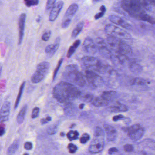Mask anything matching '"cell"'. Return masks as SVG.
<instances>
[{
  "label": "cell",
  "instance_id": "obj_50",
  "mask_svg": "<svg viewBox=\"0 0 155 155\" xmlns=\"http://www.w3.org/2000/svg\"><path fill=\"white\" fill-rule=\"evenodd\" d=\"M149 4L152 6H155V0H147Z\"/></svg>",
  "mask_w": 155,
  "mask_h": 155
},
{
  "label": "cell",
  "instance_id": "obj_49",
  "mask_svg": "<svg viewBox=\"0 0 155 155\" xmlns=\"http://www.w3.org/2000/svg\"><path fill=\"white\" fill-rule=\"evenodd\" d=\"M118 151L117 148L116 147H112V148H110L108 150V153L109 154L112 155L114 153H116Z\"/></svg>",
  "mask_w": 155,
  "mask_h": 155
},
{
  "label": "cell",
  "instance_id": "obj_22",
  "mask_svg": "<svg viewBox=\"0 0 155 155\" xmlns=\"http://www.w3.org/2000/svg\"><path fill=\"white\" fill-rule=\"evenodd\" d=\"M129 68L130 71L135 74H139L143 71V68L140 64L136 63L135 60H132L129 61Z\"/></svg>",
  "mask_w": 155,
  "mask_h": 155
},
{
  "label": "cell",
  "instance_id": "obj_3",
  "mask_svg": "<svg viewBox=\"0 0 155 155\" xmlns=\"http://www.w3.org/2000/svg\"><path fill=\"white\" fill-rule=\"evenodd\" d=\"M107 43L109 47L115 51L116 53H119L128 56L132 54L133 52L131 46L122 39L113 36H108Z\"/></svg>",
  "mask_w": 155,
  "mask_h": 155
},
{
  "label": "cell",
  "instance_id": "obj_56",
  "mask_svg": "<svg viewBox=\"0 0 155 155\" xmlns=\"http://www.w3.org/2000/svg\"><path fill=\"white\" fill-rule=\"evenodd\" d=\"M24 155H28V154H25Z\"/></svg>",
  "mask_w": 155,
  "mask_h": 155
},
{
  "label": "cell",
  "instance_id": "obj_10",
  "mask_svg": "<svg viewBox=\"0 0 155 155\" xmlns=\"http://www.w3.org/2000/svg\"><path fill=\"white\" fill-rule=\"evenodd\" d=\"M104 137L95 136L92 140L88 148L89 152L92 154H96L103 151L104 147Z\"/></svg>",
  "mask_w": 155,
  "mask_h": 155
},
{
  "label": "cell",
  "instance_id": "obj_18",
  "mask_svg": "<svg viewBox=\"0 0 155 155\" xmlns=\"http://www.w3.org/2000/svg\"><path fill=\"white\" fill-rule=\"evenodd\" d=\"M104 128L107 135V138L108 141H114L117 136V132L115 128L112 126L106 124L104 125Z\"/></svg>",
  "mask_w": 155,
  "mask_h": 155
},
{
  "label": "cell",
  "instance_id": "obj_37",
  "mask_svg": "<svg viewBox=\"0 0 155 155\" xmlns=\"http://www.w3.org/2000/svg\"><path fill=\"white\" fill-rule=\"evenodd\" d=\"M90 138V135L88 134L85 133V134H84L80 138V142L82 144L86 143L89 141Z\"/></svg>",
  "mask_w": 155,
  "mask_h": 155
},
{
  "label": "cell",
  "instance_id": "obj_45",
  "mask_svg": "<svg viewBox=\"0 0 155 155\" xmlns=\"http://www.w3.org/2000/svg\"><path fill=\"white\" fill-rule=\"evenodd\" d=\"M51 120H52V117L50 116H47L46 118H42L41 120V123L42 124H45L48 122H50Z\"/></svg>",
  "mask_w": 155,
  "mask_h": 155
},
{
  "label": "cell",
  "instance_id": "obj_51",
  "mask_svg": "<svg viewBox=\"0 0 155 155\" xmlns=\"http://www.w3.org/2000/svg\"><path fill=\"white\" fill-rule=\"evenodd\" d=\"M5 133V128L3 127L2 126H1V132H0V133H1V136H2Z\"/></svg>",
  "mask_w": 155,
  "mask_h": 155
},
{
  "label": "cell",
  "instance_id": "obj_48",
  "mask_svg": "<svg viewBox=\"0 0 155 155\" xmlns=\"http://www.w3.org/2000/svg\"><path fill=\"white\" fill-rule=\"evenodd\" d=\"M33 145L30 142H26L25 143L24 148L25 149L27 150H31L32 148Z\"/></svg>",
  "mask_w": 155,
  "mask_h": 155
},
{
  "label": "cell",
  "instance_id": "obj_39",
  "mask_svg": "<svg viewBox=\"0 0 155 155\" xmlns=\"http://www.w3.org/2000/svg\"><path fill=\"white\" fill-rule=\"evenodd\" d=\"M40 113V108L37 107H35L32 110V118H35L39 115Z\"/></svg>",
  "mask_w": 155,
  "mask_h": 155
},
{
  "label": "cell",
  "instance_id": "obj_42",
  "mask_svg": "<svg viewBox=\"0 0 155 155\" xmlns=\"http://www.w3.org/2000/svg\"><path fill=\"white\" fill-rule=\"evenodd\" d=\"M71 21H72V20L71 19H64L62 23V28H64V29L67 28L70 25Z\"/></svg>",
  "mask_w": 155,
  "mask_h": 155
},
{
  "label": "cell",
  "instance_id": "obj_41",
  "mask_svg": "<svg viewBox=\"0 0 155 155\" xmlns=\"http://www.w3.org/2000/svg\"><path fill=\"white\" fill-rule=\"evenodd\" d=\"M68 149L69 150V152L71 153H76L77 151V147L73 144H69L68 146Z\"/></svg>",
  "mask_w": 155,
  "mask_h": 155
},
{
  "label": "cell",
  "instance_id": "obj_33",
  "mask_svg": "<svg viewBox=\"0 0 155 155\" xmlns=\"http://www.w3.org/2000/svg\"><path fill=\"white\" fill-rule=\"evenodd\" d=\"M63 61V59L62 58V59H60V61L58 62V64H57V65L56 66V69H55L54 71L53 80H54V79H55L56 75H57V73H58V71H59V69H60V67H61V65H62V64Z\"/></svg>",
  "mask_w": 155,
  "mask_h": 155
},
{
  "label": "cell",
  "instance_id": "obj_9",
  "mask_svg": "<svg viewBox=\"0 0 155 155\" xmlns=\"http://www.w3.org/2000/svg\"><path fill=\"white\" fill-rule=\"evenodd\" d=\"M128 136L132 140L137 141L140 140L144 134V129L139 124H136L125 129Z\"/></svg>",
  "mask_w": 155,
  "mask_h": 155
},
{
  "label": "cell",
  "instance_id": "obj_53",
  "mask_svg": "<svg viewBox=\"0 0 155 155\" xmlns=\"http://www.w3.org/2000/svg\"><path fill=\"white\" fill-rule=\"evenodd\" d=\"M85 104H81L79 105V108L80 109H83L84 107Z\"/></svg>",
  "mask_w": 155,
  "mask_h": 155
},
{
  "label": "cell",
  "instance_id": "obj_5",
  "mask_svg": "<svg viewBox=\"0 0 155 155\" xmlns=\"http://www.w3.org/2000/svg\"><path fill=\"white\" fill-rule=\"evenodd\" d=\"M121 5L129 15L136 19H138L142 14L146 13L137 0H122Z\"/></svg>",
  "mask_w": 155,
  "mask_h": 155
},
{
  "label": "cell",
  "instance_id": "obj_14",
  "mask_svg": "<svg viewBox=\"0 0 155 155\" xmlns=\"http://www.w3.org/2000/svg\"><path fill=\"white\" fill-rule=\"evenodd\" d=\"M63 6L64 2L63 1H59L56 3L50 12L49 17L50 21H54L56 20Z\"/></svg>",
  "mask_w": 155,
  "mask_h": 155
},
{
  "label": "cell",
  "instance_id": "obj_7",
  "mask_svg": "<svg viewBox=\"0 0 155 155\" xmlns=\"http://www.w3.org/2000/svg\"><path fill=\"white\" fill-rule=\"evenodd\" d=\"M104 30L108 36H113L122 40L131 38V35L129 33L113 25H106Z\"/></svg>",
  "mask_w": 155,
  "mask_h": 155
},
{
  "label": "cell",
  "instance_id": "obj_2",
  "mask_svg": "<svg viewBox=\"0 0 155 155\" xmlns=\"http://www.w3.org/2000/svg\"><path fill=\"white\" fill-rule=\"evenodd\" d=\"M63 76L68 81L67 82L76 85L80 87H83L86 84L84 76L79 71L77 65L75 64L67 65L65 69Z\"/></svg>",
  "mask_w": 155,
  "mask_h": 155
},
{
  "label": "cell",
  "instance_id": "obj_54",
  "mask_svg": "<svg viewBox=\"0 0 155 155\" xmlns=\"http://www.w3.org/2000/svg\"><path fill=\"white\" fill-rule=\"evenodd\" d=\"M41 16H40V15H39V16H38V17H37V19H36V21L37 22L39 23L40 22V21H41Z\"/></svg>",
  "mask_w": 155,
  "mask_h": 155
},
{
  "label": "cell",
  "instance_id": "obj_28",
  "mask_svg": "<svg viewBox=\"0 0 155 155\" xmlns=\"http://www.w3.org/2000/svg\"><path fill=\"white\" fill-rule=\"evenodd\" d=\"M25 82L24 81L20 87L19 89V92H18V95H17V98H16V101H15V104L14 105V109H15L18 107L19 105V103L21 100V97H22V95L23 93L24 89L25 86Z\"/></svg>",
  "mask_w": 155,
  "mask_h": 155
},
{
  "label": "cell",
  "instance_id": "obj_26",
  "mask_svg": "<svg viewBox=\"0 0 155 155\" xmlns=\"http://www.w3.org/2000/svg\"><path fill=\"white\" fill-rule=\"evenodd\" d=\"M81 44V41L79 40H76L73 44L72 45L70 46L67 52V57L68 58H70L72 57V55L76 51L77 49Z\"/></svg>",
  "mask_w": 155,
  "mask_h": 155
},
{
  "label": "cell",
  "instance_id": "obj_44",
  "mask_svg": "<svg viewBox=\"0 0 155 155\" xmlns=\"http://www.w3.org/2000/svg\"><path fill=\"white\" fill-rule=\"evenodd\" d=\"M106 12H103V11H101L100 12L98 13L95 15L94 16V18L95 20H97L98 19H100V18L103 17L105 15Z\"/></svg>",
  "mask_w": 155,
  "mask_h": 155
},
{
  "label": "cell",
  "instance_id": "obj_4",
  "mask_svg": "<svg viewBox=\"0 0 155 155\" xmlns=\"http://www.w3.org/2000/svg\"><path fill=\"white\" fill-rule=\"evenodd\" d=\"M81 61L86 70L93 71L103 74H104L107 66L103 64L99 59L93 56H85L82 58Z\"/></svg>",
  "mask_w": 155,
  "mask_h": 155
},
{
  "label": "cell",
  "instance_id": "obj_25",
  "mask_svg": "<svg viewBox=\"0 0 155 155\" xmlns=\"http://www.w3.org/2000/svg\"><path fill=\"white\" fill-rule=\"evenodd\" d=\"M84 26V22L83 21H82L79 22L76 25V27L75 28V29L72 32V38H73V39L76 38L82 31Z\"/></svg>",
  "mask_w": 155,
  "mask_h": 155
},
{
  "label": "cell",
  "instance_id": "obj_52",
  "mask_svg": "<svg viewBox=\"0 0 155 155\" xmlns=\"http://www.w3.org/2000/svg\"><path fill=\"white\" fill-rule=\"evenodd\" d=\"M100 10L101 11H103V12H106V8L105 6L104 5H102V6L100 7Z\"/></svg>",
  "mask_w": 155,
  "mask_h": 155
},
{
  "label": "cell",
  "instance_id": "obj_12",
  "mask_svg": "<svg viewBox=\"0 0 155 155\" xmlns=\"http://www.w3.org/2000/svg\"><path fill=\"white\" fill-rule=\"evenodd\" d=\"M83 49L85 52L92 54H95L98 50L96 44L89 37L85 39L83 45Z\"/></svg>",
  "mask_w": 155,
  "mask_h": 155
},
{
  "label": "cell",
  "instance_id": "obj_30",
  "mask_svg": "<svg viewBox=\"0 0 155 155\" xmlns=\"http://www.w3.org/2000/svg\"><path fill=\"white\" fill-rule=\"evenodd\" d=\"M138 20L144 21L148 22L152 24H155V19H153V17H151L150 15H148L146 13L142 14L139 17Z\"/></svg>",
  "mask_w": 155,
  "mask_h": 155
},
{
  "label": "cell",
  "instance_id": "obj_24",
  "mask_svg": "<svg viewBox=\"0 0 155 155\" xmlns=\"http://www.w3.org/2000/svg\"><path fill=\"white\" fill-rule=\"evenodd\" d=\"M117 96V94L116 91H108L103 92L101 96L110 103L111 101H113Z\"/></svg>",
  "mask_w": 155,
  "mask_h": 155
},
{
  "label": "cell",
  "instance_id": "obj_21",
  "mask_svg": "<svg viewBox=\"0 0 155 155\" xmlns=\"http://www.w3.org/2000/svg\"><path fill=\"white\" fill-rule=\"evenodd\" d=\"M91 103L93 105L96 107H101L106 106L108 105L109 102L101 96L94 97Z\"/></svg>",
  "mask_w": 155,
  "mask_h": 155
},
{
  "label": "cell",
  "instance_id": "obj_36",
  "mask_svg": "<svg viewBox=\"0 0 155 155\" xmlns=\"http://www.w3.org/2000/svg\"><path fill=\"white\" fill-rule=\"evenodd\" d=\"M94 96L92 94H87L84 95L83 97V100L87 103H91L93 99Z\"/></svg>",
  "mask_w": 155,
  "mask_h": 155
},
{
  "label": "cell",
  "instance_id": "obj_46",
  "mask_svg": "<svg viewBox=\"0 0 155 155\" xmlns=\"http://www.w3.org/2000/svg\"><path fill=\"white\" fill-rule=\"evenodd\" d=\"M123 118H124V117L123 115L119 114L114 116L113 118V120L114 122H116V121H119V120H122Z\"/></svg>",
  "mask_w": 155,
  "mask_h": 155
},
{
  "label": "cell",
  "instance_id": "obj_34",
  "mask_svg": "<svg viewBox=\"0 0 155 155\" xmlns=\"http://www.w3.org/2000/svg\"><path fill=\"white\" fill-rule=\"evenodd\" d=\"M25 4L27 7H31L37 5L39 3V0H24Z\"/></svg>",
  "mask_w": 155,
  "mask_h": 155
},
{
  "label": "cell",
  "instance_id": "obj_23",
  "mask_svg": "<svg viewBox=\"0 0 155 155\" xmlns=\"http://www.w3.org/2000/svg\"><path fill=\"white\" fill-rule=\"evenodd\" d=\"M27 108H28L27 104L24 105L19 111L16 117V121L19 124H21L24 121L26 112H27Z\"/></svg>",
  "mask_w": 155,
  "mask_h": 155
},
{
  "label": "cell",
  "instance_id": "obj_29",
  "mask_svg": "<svg viewBox=\"0 0 155 155\" xmlns=\"http://www.w3.org/2000/svg\"><path fill=\"white\" fill-rule=\"evenodd\" d=\"M19 147V143L18 141H15L11 145L8 150H7V155H13L17 151Z\"/></svg>",
  "mask_w": 155,
  "mask_h": 155
},
{
  "label": "cell",
  "instance_id": "obj_19",
  "mask_svg": "<svg viewBox=\"0 0 155 155\" xmlns=\"http://www.w3.org/2000/svg\"><path fill=\"white\" fill-rule=\"evenodd\" d=\"M78 8H79V6L76 4L74 3L70 5L65 14L64 20V19L72 20L74 15H75L77 11H78Z\"/></svg>",
  "mask_w": 155,
  "mask_h": 155
},
{
  "label": "cell",
  "instance_id": "obj_40",
  "mask_svg": "<svg viewBox=\"0 0 155 155\" xmlns=\"http://www.w3.org/2000/svg\"><path fill=\"white\" fill-rule=\"evenodd\" d=\"M51 31H47L43 34L42 37V40L45 41H47L50 38L51 35Z\"/></svg>",
  "mask_w": 155,
  "mask_h": 155
},
{
  "label": "cell",
  "instance_id": "obj_31",
  "mask_svg": "<svg viewBox=\"0 0 155 155\" xmlns=\"http://www.w3.org/2000/svg\"><path fill=\"white\" fill-rule=\"evenodd\" d=\"M79 136V133L77 131H70L67 134V138L70 141H73L78 138Z\"/></svg>",
  "mask_w": 155,
  "mask_h": 155
},
{
  "label": "cell",
  "instance_id": "obj_13",
  "mask_svg": "<svg viewBox=\"0 0 155 155\" xmlns=\"http://www.w3.org/2000/svg\"><path fill=\"white\" fill-rule=\"evenodd\" d=\"M109 20L114 24L119 25L124 29L131 30L132 28V25L130 24L118 15H110L109 16Z\"/></svg>",
  "mask_w": 155,
  "mask_h": 155
},
{
  "label": "cell",
  "instance_id": "obj_16",
  "mask_svg": "<svg viewBox=\"0 0 155 155\" xmlns=\"http://www.w3.org/2000/svg\"><path fill=\"white\" fill-rule=\"evenodd\" d=\"M11 110V103L5 101L3 104L1 109V121L2 123L8 121Z\"/></svg>",
  "mask_w": 155,
  "mask_h": 155
},
{
  "label": "cell",
  "instance_id": "obj_11",
  "mask_svg": "<svg viewBox=\"0 0 155 155\" xmlns=\"http://www.w3.org/2000/svg\"><path fill=\"white\" fill-rule=\"evenodd\" d=\"M97 50L103 56L107 58H112L113 54L108 48L107 45L102 38L98 37L96 39V44Z\"/></svg>",
  "mask_w": 155,
  "mask_h": 155
},
{
  "label": "cell",
  "instance_id": "obj_27",
  "mask_svg": "<svg viewBox=\"0 0 155 155\" xmlns=\"http://www.w3.org/2000/svg\"><path fill=\"white\" fill-rule=\"evenodd\" d=\"M131 84L133 85L145 86L149 84V82L143 78H133L131 81Z\"/></svg>",
  "mask_w": 155,
  "mask_h": 155
},
{
  "label": "cell",
  "instance_id": "obj_38",
  "mask_svg": "<svg viewBox=\"0 0 155 155\" xmlns=\"http://www.w3.org/2000/svg\"><path fill=\"white\" fill-rule=\"evenodd\" d=\"M104 133L102 128L99 127H96L95 131V136L104 137Z\"/></svg>",
  "mask_w": 155,
  "mask_h": 155
},
{
  "label": "cell",
  "instance_id": "obj_20",
  "mask_svg": "<svg viewBox=\"0 0 155 155\" xmlns=\"http://www.w3.org/2000/svg\"><path fill=\"white\" fill-rule=\"evenodd\" d=\"M128 109L125 105L120 103H116L109 107V110L113 113L126 112L128 111Z\"/></svg>",
  "mask_w": 155,
  "mask_h": 155
},
{
  "label": "cell",
  "instance_id": "obj_17",
  "mask_svg": "<svg viewBox=\"0 0 155 155\" xmlns=\"http://www.w3.org/2000/svg\"><path fill=\"white\" fill-rule=\"evenodd\" d=\"M60 41L61 38L60 37H57L55 41L54 44L49 45L46 46L45 52L47 54L49 58H51L54 55L60 46Z\"/></svg>",
  "mask_w": 155,
  "mask_h": 155
},
{
  "label": "cell",
  "instance_id": "obj_15",
  "mask_svg": "<svg viewBox=\"0 0 155 155\" xmlns=\"http://www.w3.org/2000/svg\"><path fill=\"white\" fill-rule=\"evenodd\" d=\"M26 17V15L25 13H22L19 16V21H18V25H19L18 45H20L22 43L23 39Z\"/></svg>",
  "mask_w": 155,
  "mask_h": 155
},
{
  "label": "cell",
  "instance_id": "obj_35",
  "mask_svg": "<svg viewBox=\"0 0 155 155\" xmlns=\"http://www.w3.org/2000/svg\"><path fill=\"white\" fill-rule=\"evenodd\" d=\"M137 1L144 9L148 10L150 8L149 4L147 0H137Z\"/></svg>",
  "mask_w": 155,
  "mask_h": 155
},
{
  "label": "cell",
  "instance_id": "obj_32",
  "mask_svg": "<svg viewBox=\"0 0 155 155\" xmlns=\"http://www.w3.org/2000/svg\"><path fill=\"white\" fill-rule=\"evenodd\" d=\"M56 0H47V3H46V7H45V10L46 11H48L50 10H52L55 5L56 4Z\"/></svg>",
  "mask_w": 155,
  "mask_h": 155
},
{
  "label": "cell",
  "instance_id": "obj_43",
  "mask_svg": "<svg viewBox=\"0 0 155 155\" xmlns=\"http://www.w3.org/2000/svg\"><path fill=\"white\" fill-rule=\"evenodd\" d=\"M133 149V147L131 144H126L124 146V150L126 152H132Z\"/></svg>",
  "mask_w": 155,
  "mask_h": 155
},
{
  "label": "cell",
  "instance_id": "obj_1",
  "mask_svg": "<svg viewBox=\"0 0 155 155\" xmlns=\"http://www.w3.org/2000/svg\"><path fill=\"white\" fill-rule=\"evenodd\" d=\"M81 91L75 85L67 82H60L52 91L54 98L62 104H68L81 96Z\"/></svg>",
  "mask_w": 155,
  "mask_h": 155
},
{
  "label": "cell",
  "instance_id": "obj_8",
  "mask_svg": "<svg viewBox=\"0 0 155 155\" xmlns=\"http://www.w3.org/2000/svg\"><path fill=\"white\" fill-rule=\"evenodd\" d=\"M86 80L93 87H98L102 86L104 84L103 78L93 71L86 70L85 72Z\"/></svg>",
  "mask_w": 155,
  "mask_h": 155
},
{
  "label": "cell",
  "instance_id": "obj_6",
  "mask_svg": "<svg viewBox=\"0 0 155 155\" xmlns=\"http://www.w3.org/2000/svg\"><path fill=\"white\" fill-rule=\"evenodd\" d=\"M51 64L48 62L40 63L36 67V71L31 77V80L33 84H38L42 81L49 72Z\"/></svg>",
  "mask_w": 155,
  "mask_h": 155
},
{
  "label": "cell",
  "instance_id": "obj_47",
  "mask_svg": "<svg viewBox=\"0 0 155 155\" xmlns=\"http://www.w3.org/2000/svg\"><path fill=\"white\" fill-rule=\"evenodd\" d=\"M56 130H57V127L56 126L54 125L49 127V129H48V132L49 134H51L55 133Z\"/></svg>",
  "mask_w": 155,
  "mask_h": 155
},
{
  "label": "cell",
  "instance_id": "obj_55",
  "mask_svg": "<svg viewBox=\"0 0 155 155\" xmlns=\"http://www.w3.org/2000/svg\"><path fill=\"white\" fill-rule=\"evenodd\" d=\"M101 0H93V2H100Z\"/></svg>",
  "mask_w": 155,
  "mask_h": 155
}]
</instances>
